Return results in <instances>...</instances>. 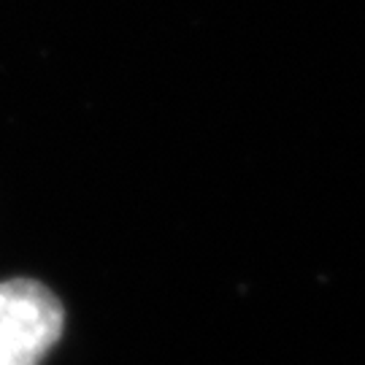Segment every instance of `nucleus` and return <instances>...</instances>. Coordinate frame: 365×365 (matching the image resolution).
Returning a JSON list of instances; mask_svg holds the SVG:
<instances>
[{"label": "nucleus", "mask_w": 365, "mask_h": 365, "mask_svg": "<svg viewBox=\"0 0 365 365\" xmlns=\"http://www.w3.org/2000/svg\"><path fill=\"white\" fill-rule=\"evenodd\" d=\"M66 312L33 279L0 282V365H38L63 336Z\"/></svg>", "instance_id": "1"}]
</instances>
